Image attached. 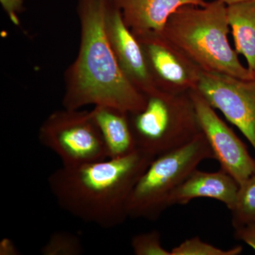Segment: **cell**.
<instances>
[{
	"label": "cell",
	"instance_id": "6da1fadb",
	"mask_svg": "<svg viewBox=\"0 0 255 255\" xmlns=\"http://www.w3.org/2000/svg\"><path fill=\"white\" fill-rule=\"evenodd\" d=\"M111 1H78L80 48L65 73L63 108L104 106L135 114L145 107L147 97L126 76L111 46L107 31Z\"/></svg>",
	"mask_w": 255,
	"mask_h": 255
},
{
	"label": "cell",
	"instance_id": "7a4b0ae2",
	"mask_svg": "<svg viewBox=\"0 0 255 255\" xmlns=\"http://www.w3.org/2000/svg\"><path fill=\"white\" fill-rule=\"evenodd\" d=\"M155 157L137 149L119 158L62 165L50 174L48 187L58 206L77 219L101 228L117 227L129 218L132 191Z\"/></svg>",
	"mask_w": 255,
	"mask_h": 255
},
{
	"label": "cell",
	"instance_id": "3957f363",
	"mask_svg": "<svg viewBox=\"0 0 255 255\" xmlns=\"http://www.w3.org/2000/svg\"><path fill=\"white\" fill-rule=\"evenodd\" d=\"M229 30L227 5L212 0L204 6H181L169 16L161 33L203 71L255 78L230 44Z\"/></svg>",
	"mask_w": 255,
	"mask_h": 255
},
{
	"label": "cell",
	"instance_id": "277c9868",
	"mask_svg": "<svg viewBox=\"0 0 255 255\" xmlns=\"http://www.w3.org/2000/svg\"><path fill=\"white\" fill-rule=\"evenodd\" d=\"M208 159H215V156L203 132L187 145L155 157L132 191L128 204V217L158 219L170 207L174 191Z\"/></svg>",
	"mask_w": 255,
	"mask_h": 255
},
{
	"label": "cell",
	"instance_id": "5b68a950",
	"mask_svg": "<svg viewBox=\"0 0 255 255\" xmlns=\"http://www.w3.org/2000/svg\"><path fill=\"white\" fill-rule=\"evenodd\" d=\"M129 118L137 148L155 157L187 145L202 132L189 92L159 90L147 96L144 110Z\"/></svg>",
	"mask_w": 255,
	"mask_h": 255
},
{
	"label": "cell",
	"instance_id": "8992f818",
	"mask_svg": "<svg viewBox=\"0 0 255 255\" xmlns=\"http://www.w3.org/2000/svg\"><path fill=\"white\" fill-rule=\"evenodd\" d=\"M41 145L58 155L62 165L75 167L108 158L91 111H55L38 130Z\"/></svg>",
	"mask_w": 255,
	"mask_h": 255
},
{
	"label": "cell",
	"instance_id": "52a82bcc",
	"mask_svg": "<svg viewBox=\"0 0 255 255\" xmlns=\"http://www.w3.org/2000/svg\"><path fill=\"white\" fill-rule=\"evenodd\" d=\"M196 90L241 130L255 150V78L242 80L202 71Z\"/></svg>",
	"mask_w": 255,
	"mask_h": 255
},
{
	"label": "cell",
	"instance_id": "ba28073f",
	"mask_svg": "<svg viewBox=\"0 0 255 255\" xmlns=\"http://www.w3.org/2000/svg\"><path fill=\"white\" fill-rule=\"evenodd\" d=\"M201 131L207 139L221 169L238 184L255 175V159L231 128L220 118L215 109L197 90L189 91Z\"/></svg>",
	"mask_w": 255,
	"mask_h": 255
},
{
	"label": "cell",
	"instance_id": "9c48e42d",
	"mask_svg": "<svg viewBox=\"0 0 255 255\" xmlns=\"http://www.w3.org/2000/svg\"><path fill=\"white\" fill-rule=\"evenodd\" d=\"M134 35L141 45L159 90L183 93L197 89L203 70L182 50L161 33Z\"/></svg>",
	"mask_w": 255,
	"mask_h": 255
},
{
	"label": "cell",
	"instance_id": "30bf717a",
	"mask_svg": "<svg viewBox=\"0 0 255 255\" xmlns=\"http://www.w3.org/2000/svg\"><path fill=\"white\" fill-rule=\"evenodd\" d=\"M107 31L119 65L132 85L146 97L159 91L140 42L112 0L107 12Z\"/></svg>",
	"mask_w": 255,
	"mask_h": 255
},
{
	"label": "cell",
	"instance_id": "8fae6325",
	"mask_svg": "<svg viewBox=\"0 0 255 255\" xmlns=\"http://www.w3.org/2000/svg\"><path fill=\"white\" fill-rule=\"evenodd\" d=\"M239 184L222 169L214 172H204L196 169L174 191L170 206L186 205L198 198H209L221 201L230 211L234 208Z\"/></svg>",
	"mask_w": 255,
	"mask_h": 255
},
{
	"label": "cell",
	"instance_id": "7c38bea8",
	"mask_svg": "<svg viewBox=\"0 0 255 255\" xmlns=\"http://www.w3.org/2000/svg\"><path fill=\"white\" fill-rule=\"evenodd\" d=\"M134 34L161 33L167 20L181 6H205L209 0H112Z\"/></svg>",
	"mask_w": 255,
	"mask_h": 255
},
{
	"label": "cell",
	"instance_id": "4fadbf2b",
	"mask_svg": "<svg viewBox=\"0 0 255 255\" xmlns=\"http://www.w3.org/2000/svg\"><path fill=\"white\" fill-rule=\"evenodd\" d=\"M91 113L105 142L108 158L125 157L137 150L129 114L104 106H95Z\"/></svg>",
	"mask_w": 255,
	"mask_h": 255
},
{
	"label": "cell",
	"instance_id": "5bb4252c",
	"mask_svg": "<svg viewBox=\"0 0 255 255\" xmlns=\"http://www.w3.org/2000/svg\"><path fill=\"white\" fill-rule=\"evenodd\" d=\"M227 11L235 50L244 56L248 70L255 76V0L228 5Z\"/></svg>",
	"mask_w": 255,
	"mask_h": 255
},
{
	"label": "cell",
	"instance_id": "9a60e30c",
	"mask_svg": "<svg viewBox=\"0 0 255 255\" xmlns=\"http://www.w3.org/2000/svg\"><path fill=\"white\" fill-rule=\"evenodd\" d=\"M231 211L234 228L255 221V175L240 184L236 204Z\"/></svg>",
	"mask_w": 255,
	"mask_h": 255
},
{
	"label": "cell",
	"instance_id": "2e32d148",
	"mask_svg": "<svg viewBox=\"0 0 255 255\" xmlns=\"http://www.w3.org/2000/svg\"><path fill=\"white\" fill-rule=\"evenodd\" d=\"M41 253L43 255H79L83 253V246L76 235L57 231L42 247Z\"/></svg>",
	"mask_w": 255,
	"mask_h": 255
},
{
	"label": "cell",
	"instance_id": "e0dca14e",
	"mask_svg": "<svg viewBox=\"0 0 255 255\" xmlns=\"http://www.w3.org/2000/svg\"><path fill=\"white\" fill-rule=\"evenodd\" d=\"M170 252L171 255H238L241 254L243 248L236 246L224 251L201 241L196 236L186 240Z\"/></svg>",
	"mask_w": 255,
	"mask_h": 255
},
{
	"label": "cell",
	"instance_id": "ac0fdd59",
	"mask_svg": "<svg viewBox=\"0 0 255 255\" xmlns=\"http://www.w3.org/2000/svg\"><path fill=\"white\" fill-rule=\"evenodd\" d=\"M131 248L136 255H171V252L166 251L162 246L160 233L157 231L133 236Z\"/></svg>",
	"mask_w": 255,
	"mask_h": 255
},
{
	"label": "cell",
	"instance_id": "d6986e66",
	"mask_svg": "<svg viewBox=\"0 0 255 255\" xmlns=\"http://www.w3.org/2000/svg\"><path fill=\"white\" fill-rule=\"evenodd\" d=\"M234 229L235 237L245 242L255 252V221Z\"/></svg>",
	"mask_w": 255,
	"mask_h": 255
},
{
	"label": "cell",
	"instance_id": "ffe728a7",
	"mask_svg": "<svg viewBox=\"0 0 255 255\" xmlns=\"http://www.w3.org/2000/svg\"><path fill=\"white\" fill-rule=\"evenodd\" d=\"M0 2L11 22L18 26L20 22L17 14L22 9L23 0H0Z\"/></svg>",
	"mask_w": 255,
	"mask_h": 255
},
{
	"label": "cell",
	"instance_id": "44dd1931",
	"mask_svg": "<svg viewBox=\"0 0 255 255\" xmlns=\"http://www.w3.org/2000/svg\"><path fill=\"white\" fill-rule=\"evenodd\" d=\"M17 249L14 246V242L9 238H4L0 243V255H17Z\"/></svg>",
	"mask_w": 255,
	"mask_h": 255
},
{
	"label": "cell",
	"instance_id": "7402d4cb",
	"mask_svg": "<svg viewBox=\"0 0 255 255\" xmlns=\"http://www.w3.org/2000/svg\"><path fill=\"white\" fill-rule=\"evenodd\" d=\"M221 1L228 6V5L236 4V3L241 2V1H247V0H221Z\"/></svg>",
	"mask_w": 255,
	"mask_h": 255
}]
</instances>
